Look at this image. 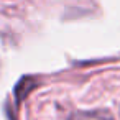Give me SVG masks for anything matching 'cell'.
<instances>
[{"instance_id":"6da1fadb","label":"cell","mask_w":120,"mask_h":120,"mask_svg":"<svg viewBox=\"0 0 120 120\" xmlns=\"http://www.w3.org/2000/svg\"><path fill=\"white\" fill-rule=\"evenodd\" d=\"M38 86H40V82H38L35 77H30V76H25V77H22V79L17 82L15 89H13V94H15V102H17V105H18V104H22V100H25V99L28 97V94H30L33 89H36Z\"/></svg>"}]
</instances>
